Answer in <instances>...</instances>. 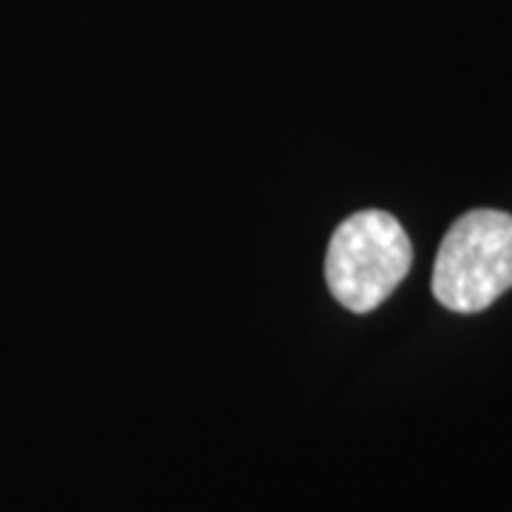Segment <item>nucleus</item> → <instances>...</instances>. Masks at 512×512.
Here are the masks:
<instances>
[{
	"mask_svg": "<svg viewBox=\"0 0 512 512\" xmlns=\"http://www.w3.org/2000/svg\"><path fill=\"white\" fill-rule=\"evenodd\" d=\"M413 245L402 222L387 211H359L330 237L325 279L333 299L353 313H370L402 285Z\"/></svg>",
	"mask_w": 512,
	"mask_h": 512,
	"instance_id": "nucleus-1",
	"label": "nucleus"
},
{
	"mask_svg": "<svg viewBox=\"0 0 512 512\" xmlns=\"http://www.w3.org/2000/svg\"><path fill=\"white\" fill-rule=\"evenodd\" d=\"M512 288V217L476 208L444 234L433 265V296L447 311L478 313Z\"/></svg>",
	"mask_w": 512,
	"mask_h": 512,
	"instance_id": "nucleus-2",
	"label": "nucleus"
}]
</instances>
